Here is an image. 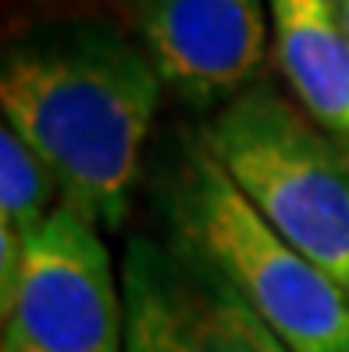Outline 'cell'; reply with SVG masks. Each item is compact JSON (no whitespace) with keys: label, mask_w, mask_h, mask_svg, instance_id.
I'll list each match as a JSON object with an SVG mask.
<instances>
[{"label":"cell","mask_w":349,"mask_h":352,"mask_svg":"<svg viewBox=\"0 0 349 352\" xmlns=\"http://www.w3.org/2000/svg\"><path fill=\"white\" fill-rule=\"evenodd\" d=\"M147 50L100 22H68L4 54V125L50 168L65 210L118 232L160 103Z\"/></svg>","instance_id":"cell-1"},{"label":"cell","mask_w":349,"mask_h":352,"mask_svg":"<svg viewBox=\"0 0 349 352\" xmlns=\"http://www.w3.org/2000/svg\"><path fill=\"white\" fill-rule=\"evenodd\" d=\"M157 199L168 242L218 271L293 352H349V296L257 210L200 132L178 142Z\"/></svg>","instance_id":"cell-2"},{"label":"cell","mask_w":349,"mask_h":352,"mask_svg":"<svg viewBox=\"0 0 349 352\" xmlns=\"http://www.w3.org/2000/svg\"><path fill=\"white\" fill-rule=\"evenodd\" d=\"M232 182L349 296V160L271 86L242 89L200 129Z\"/></svg>","instance_id":"cell-3"},{"label":"cell","mask_w":349,"mask_h":352,"mask_svg":"<svg viewBox=\"0 0 349 352\" xmlns=\"http://www.w3.org/2000/svg\"><path fill=\"white\" fill-rule=\"evenodd\" d=\"M4 352H125L121 285L96 228L57 210L22 245Z\"/></svg>","instance_id":"cell-4"},{"label":"cell","mask_w":349,"mask_h":352,"mask_svg":"<svg viewBox=\"0 0 349 352\" xmlns=\"http://www.w3.org/2000/svg\"><path fill=\"white\" fill-rule=\"evenodd\" d=\"M125 352H293L218 271L132 235L121 256Z\"/></svg>","instance_id":"cell-5"},{"label":"cell","mask_w":349,"mask_h":352,"mask_svg":"<svg viewBox=\"0 0 349 352\" xmlns=\"http://www.w3.org/2000/svg\"><path fill=\"white\" fill-rule=\"evenodd\" d=\"M154 68L189 103L239 96L268 54L264 0H132Z\"/></svg>","instance_id":"cell-6"},{"label":"cell","mask_w":349,"mask_h":352,"mask_svg":"<svg viewBox=\"0 0 349 352\" xmlns=\"http://www.w3.org/2000/svg\"><path fill=\"white\" fill-rule=\"evenodd\" d=\"M275 50L303 114L349 160V32L335 0H271Z\"/></svg>","instance_id":"cell-7"},{"label":"cell","mask_w":349,"mask_h":352,"mask_svg":"<svg viewBox=\"0 0 349 352\" xmlns=\"http://www.w3.org/2000/svg\"><path fill=\"white\" fill-rule=\"evenodd\" d=\"M54 192L61 189L50 168L25 146L22 135L4 125L0 132V224L29 239L54 214Z\"/></svg>","instance_id":"cell-8"},{"label":"cell","mask_w":349,"mask_h":352,"mask_svg":"<svg viewBox=\"0 0 349 352\" xmlns=\"http://www.w3.org/2000/svg\"><path fill=\"white\" fill-rule=\"evenodd\" d=\"M339 11H342V25L349 32V0H339Z\"/></svg>","instance_id":"cell-9"}]
</instances>
